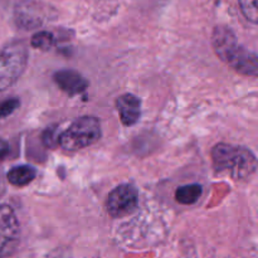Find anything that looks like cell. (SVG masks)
Wrapping results in <instances>:
<instances>
[{
	"instance_id": "4fadbf2b",
	"label": "cell",
	"mask_w": 258,
	"mask_h": 258,
	"mask_svg": "<svg viewBox=\"0 0 258 258\" xmlns=\"http://www.w3.org/2000/svg\"><path fill=\"white\" fill-rule=\"evenodd\" d=\"M19 100L15 97L2 101V102H0V118L8 117L9 115H12V113L19 107Z\"/></svg>"
},
{
	"instance_id": "5b68a950",
	"label": "cell",
	"mask_w": 258,
	"mask_h": 258,
	"mask_svg": "<svg viewBox=\"0 0 258 258\" xmlns=\"http://www.w3.org/2000/svg\"><path fill=\"white\" fill-rule=\"evenodd\" d=\"M20 242V226L12 207L0 204V258L12 256Z\"/></svg>"
},
{
	"instance_id": "277c9868",
	"label": "cell",
	"mask_w": 258,
	"mask_h": 258,
	"mask_svg": "<svg viewBox=\"0 0 258 258\" xmlns=\"http://www.w3.org/2000/svg\"><path fill=\"white\" fill-rule=\"evenodd\" d=\"M28 62L27 45L22 40L9 43L0 52V92L9 88L23 75Z\"/></svg>"
},
{
	"instance_id": "6da1fadb",
	"label": "cell",
	"mask_w": 258,
	"mask_h": 258,
	"mask_svg": "<svg viewBox=\"0 0 258 258\" xmlns=\"http://www.w3.org/2000/svg\"><path fill=\"white\" fill-rule=\"evenodd\" d=\"M212 45L216 54L229 67L241 75L257 77V54L239 44L229 28L217 27L212 35Z\"/></svg>"
},
{
	"instance_id": "30bf717a",
	"label": "cell",
	"mask_w": 258,
	"mask_h": 258,
	"mask_svg": "<svg viewBox=\"0 0 258 258\" xmlns=\"http://www.w3.org/2000/svg\"><path fill=\"white\" fill-rule=\"evenodd\" d=\"M203 188L199 184H188V185L179 186L175 191V199L178 203L184 206H190L198 202L202 197Z\"/></svg>"
},
{
	"instance_id": "8fae6325",
	"label": "cell",
	"mask_w": 258,
	"mask_h": 258,
	"mask_svg": "<svg viewBox=\"0 0 258 258\" xmlns=\"http://www.w3.org/2000/svg\"><path fill=\"white\" fill-rule=\"evenodd\" d=\"M53 40L54 39H53L52 33L42 30V32H38L33 35L30 44H32V47L38 48V49L48 50L53 45Z\"/></svg>"
},
{
	"instance_id": "7a4b0ae2",
	"label": "cell",
	"mask_w": 258,
	"mask_h": 258,
	"mask_svg": "<svg viewBox=\"0 0 258 258\" xmlns=\"http://www.w3.org/2000/svg\"><path fill=\"white\" fill-rule=\"evenodd\" d=\"M212 159L216 173L228 174L234 180H247L256 173V155L247 148L218 144L212 150Z\"/></svg>"
},
{
	"instance_id": "52a82bcc",
	"label": "cell",
	"mask_w": 258,
	"mask_h": 258,
	"mask_svg": "<svg viewBox=\"0 0 258 258\" xmlns=\"http://www.w3.org/2000/svg\"><path fill=\"white\" fill-rule=\"evenodd\" d=\"M55 85L70 96L81 95L88 87V82L81 73L73 70H60L53 75Z\"/></svg>"
},
{
	"instance_id": "7c38bea8",
	"label": "cell",
	"mask_w": 258,
	"mask_h": 258,
	"mask_svg": "<svg viewBox=\"0 0 258 258\" xmlns=\"http://www.w3.org/2000/svg\"><path fill=\"white\" fill-rule=\"evenodd\" d=\"M239 7H241L242 13L246 17L247 20L256 24L258 13H257V0H238Z\"/></svg>"
},
{
	"instance_id": "ba28073f",
	"label": "cell",
	"mask_w": 258,
	"mask_h": 258,
	"mask_svg": "<svg viewBox=\"0 0 258 258\" xmlns=\"http://www.w3.org/2000/svg\"><path fill=\"white\" fill-rule=\"evenodd\" d=\"M121 122L125 126H134L139 121L141 115V102L139 97L131 93L120 96L116 101Z\"/></svg>"
},
{
	"instance_id": "9c48e42d",
	"label": "cell",
	"mask_w": 258,
	"mask_h": 258,
	"mask_svg": "<svg viewBox=\"0 0 258 258\" xmlns=\"http://www.w3.org/2000/svg\"><path fill=\"white\" fill-rule=\"evenodd\" d=\"M37 170L30 165L14 166L8 173V180L14 186H25L34 180Z\"/></svg>"
},
{
	"instance_id": "5bb4252c",
	"label": "cell",
	"mask_w": 258,
	"mask_h": 258,
	"mask_svg": "<svg viewBox=\"0 0 258 258\" xmlns=\"http://www.w3.org/2000/svg\"><path fill=\"white\" fill-rule=\"evenodd\" d=\"M8 154H9V145H8L7 141L0 139V160H3Z\"/></svg>"
},
{
	"instance_id": "3957f363",
	"label": "cell",
	"mask_w": 258,
	"mask_h": 258,
	"mask_svg": "<svg viewBox=\"0 0 258 258\" xmlns=\"http://www.w3.org/2000/svg\"><path fill=\"white\" fill-rule=\"evenodd\" d=\"M101 134L102 131L97 117L82 116L58 136V144L66 151H77L100 140Z\"/></svg>"
},
{
	"instance_id": "8992f818",
	"label": "cell",
	"mask_w": 258,
	"mask_h": 258,
	"mask_svg": "<svg viewBox=\"0 0 258 258\" xmlns=\"http://www.w3.org/2000/svg\"><path fill=\"white\" fill-rule=\"evenodd\" d=\"M138 189L131 184H121L116 186L107 197L106 209L113 218H121L134 213L138 208Z\"/></svg>"
}]
</instances>
